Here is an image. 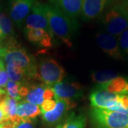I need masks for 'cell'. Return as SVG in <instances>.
Masks as SVG:
<instances>
[{
    "label": "cell",
    "instance_id": "obj_27",
    "mask_svg": "<svg viewBox=\"0 0 128 128\" xmlns=\"http://www.w3.org/2000/svg\"><path fill=\"white\" fill-rule=\"evenodd\" d=\"M34 120H22L15 128H34Z\"/></svg>",
    "mask_w": 128,
    "mask_h": 128
},
{
    "label": "cell",
    "instance_id": "obj_26",
    "mask_svg": "<svg viewBox=\"0 0 128 128\" xmlns=\"http://www.w3.org/2000/svg\"><path fill=\"white\" fill-rule=\"evenodd\" d=\"M56 105V100H46L41 105V113L48 112L53 110Z\"/></svg>",
    "mask_w": 128,
    "mask_h": 128
},
{
    "label": "cell",
    "instance_id": "obj_9",
    "mask_svg": "<svg viewBox=\"0 0 128 128\" xmlns=\"http://www.w3.org/2000/svg\"><path fill=\"white\" fill-rule=\"evenodd\" d=\"M120 95L97 88L90 95V101L92 108H99L113 111L118 104Z\"/></svg>",
    "mask_w": 128,
    "mask_h": 128
},
{
    "label": "cell",
    "instance_id": "obj_34",
    "mask_svg": "<svg viewBox=\"0 0 128 128\" xmlns=\"http://www.w3.org/2000/svg\"><path fill=\"white\" fill-rule=\"evenodd\" d=\"M126 2H127V4H128V0H126Z\"/></svg>",
    "mask_w": 128,
    "mask_h": 128
},
{
    "label": "cell",
    "instance_id": "obj_3",
    "mask_svg": "<svg viewBox=\"0 0 128 128\" xmlns=\"http://www.w3.org/2000/svg\"><path fill=\"white\" fill-rule=\"evenodd\" d=\"M102 24L107 33L114 36L120 35L128 28V6L126 1L118 2L105 12Z\"/></svg>",
    "mask_w": 128,
    "mask_h": 128
},
{
    "label": "cell",
    "instance_id": "obj_25",
    "mask_svg": "<svg viewBox=\"0 0 128 128\" xmlns=\"http://www.w3.org/2000/svg\"><path fill=\"white\" fill-rule=\"evenodd\" d=\"M9 77L6 72V70L5 69L4 63L2 60L0 59V88L4 89L6 88L7 82L9 81Z\"/></svg>",
    "mask_w": 128,
    "mask_h": 128
},
{
    "label": "cell",
    "instance_id": "obj_24",
    "mask_svg": "<svg viewBox=\"0 0 128 128\" xmlns=\"http://www.w3.org/2000/svg\"><path fill=\"white\" fill-rule=\"evenodd\" d=\"M118 43L121 50L128 56V28L119 36Z\"/></svg>",
    "mask_w": 128,
    "mask_h": 128
},
{
    "label": "cell",
    "instance_id": "obj_10",
    "mask_svg": "<svg viewBox=\"0 0 128 128\" xmlns=\"http://www.w3.org/2000/svg\"><path fill=\"white\" fill-rule=\"evenodd\" d=\"M52 88L55 100L58 99H78L83 96V86L76 82H60Z\"/></svg>",
    "mask_w": 128,
    "mask_h": 128
},
{
    "label": "cell",
    "instance_id": "obj_12",
    "mask_svg": "<svg viewBox=\"0 0 128 128\" xmlns=\"http://www.w3.org/2000/svg\"><path fill=\"white\" fill-rule=\"evenodd\" d=\"M111 0H83L81 17L86 21H90L100 16L110 4Z\"/></svg>",
    "mask_w": 128,
    "mask_h": 128
},
{
    "label": "cell",
    "instance_id": "obj_35",
    "mask_svg": "<svg viewBox=\"0 0 128 128\" xmlns=\"http://www.w3.org/2000/svg\"><path fill=\"white\" fill-rule=\"evenodd\" d=\"M0 128H2V125L1 124H0Z\"/></svg>",
    "mask_w": 128,
    "mask_h": 128
},
{
    "label": "cell",
    "instance_id": "obj_29",
    "mask_svg": "<svg viewBox=\"0 0 128 128\" xmlns=\"http://www.w3.org/2000/svg\"><path fill=\"white\" fill-rule=\"evenodd\" d=\"M29 90V88L28 86H21L19 89V96L21 98V100L22 98H25L26 96L28 95V92Z\"/></svg>",
    "mask_w": 128,
    "mask_h": 128
},
{
    "label": "cell",
    "instance_id": "obj_18",
    "mask_svg": "<svg viewBox=\"0 0 128 128\" xmlns=\"http://www.w3.org/2000/svg\"><path fill=\"white\" fill-rule=\"evenodd\" d=\"M86 124V118L84 114H76L73 112L69 115L62 124L56 128H85Z\"/></svg>",
    "mask_w": 128,
    "mask_h": 128
},
{
    "label": "cell",
    "instance_id": "obj_2",
    "mask_svg": "<svg viewBox=\"0 0 128 128\" xmlns=\"http://www.w3.org/2000/svg\"><path fill=\"white\" fill-rule=\"evenodd\" d=\"M6 51L3 57L6 65L22 68L28 78H38V66L35 58L16 41H10L6 47Z\"/></svg>",
    "mask_w": 128,
    "mask_h": 128
},
{
    "label": "cell",
    "instance_id": "obj_19",
    "mask_svg": "<svg viewBox=\"0 0 128 128\" xmlns=\"http://www.w3.org/2000/svg\"><path fill=\"white\" fill-rule=\"evenodd\" d=\"M117 77H118V74L111 70H97L90 74L92 81L98 83V85L109 82Z\"/></svg>",
    "mask_w": 128,
    "mask_h": 128
},
{
    "label": "cell",
    "instance_id": "obj_5",
    "mask_svg": "<svg viewBox=\"0 0 128 128\" xmlns=\"http://www.w3.org/2000/svg\"><path fill=\"white\" fill-rule=\"evenodd\" d=\"M91 117L98 128H128V114L99 108H92Z\"/></svg>",
    "mask_w": 128,
    "mask_h": 128
},
{
    "label": "cell",
    "instance_id": "obj_13",
    "mask_svg": "<svg viewBox=\"0 0 128 128\" xmlns=\"http://www.w3.org/2000/svg\"><path fill=\"white\" fill-rule=\"evenodd\" d=\"M50 5L55 6L68 16L76 19L81 13L83 0H48Z\"/></svg>",
    "mask_w": 128,
    "mask_h": 128
},
{
    "label": "cell",
    "instance_id": "obj_16",
    "mask_svg": "<svg viewBox=\"0 0 128 128\" xmlns=\"http://www.w3.org/2000/svg\"><path fill=\"white\" fill-rule=\"evenodd\" d=\"M41 113V107L28 102L19 103L16 109V115L22 120H34Z\"/></svg>",
    "mask_w": 128,
    "mask_h": 128
},
{
    "label": "cell",
    "instance_id": "obj_7",
    "mask_svg": "<svg viewBox=\"0 0 128 128\" xmlns=\"http://www.w3.org/2000/svg\"><path fill=\"white\" fill-rule=\"evenodd\" d=\"M36 2V0H9V16L16 26L19 28L22 26Z\"/></svg>",
    "mask_w": 128,
    "mask_h": 128
},
{
    "label": "cell",
    "instance_id": "obj_6",
    "mask_svg": "<svg viewBox=\"0 0 128 128\" xmlns=\"http://www.w3.org/2000/svg\"><path fill=\"white\" fill-rule=\"evenodd\" d=\"M24 24V31L28 29H44L54 36L48 24L44 4H41L37 1L33 6Z\"/></svg>",
    "mask_w": 128,
    "mask_h": 128
},
{
    "label": "cell",
    "instance_id": "obj_33",
    "mask_svg": "<svg viewBox=\"0 0 128 128\" xmlns=\"http://www.w3.org/2000/svg\"><path fill=\"white\" fill-rule=\"evenodd\" d=\"M0 39H1V40L4 39V36H3V34H2V33L1 29H0Z\"/></svg>",
    "mask_w": 128,
    "mask_h": 128
},
{
    "label": "cell",
    "instance_id": "obj_17",
    "mask_svg": "<svg viewBox=\"0 0 128 128\" xmlns=\"http://www.w3.org/2000/svg\"><path fill=\"white\" fill-rule=\"evenodd\" d=\"M46 85H34L28 87L29 90L28 95L24 98L26 102H30L32 104L37 105H41L44 102V94L46 88Z\"/></svg>",
    "mask_w": 128,
    "mask_h": 128
},
{
    "label": "cell",
    "instance_id": "obj_20",
    "mask_svg": "<svg viewBox=\"0 0 128 128\" xmlns=\"http://www.w3.org/2000/svg\"><path fill=\"white\" fill-rule=\"evenodd\" d=\"M0 29L3 34L4 38L6 37L12 36L14 35V32L12 21L2 11L1 6H0Z\"/></svg>",
    "mask_w": 128,
    "mask_h": 128
},
{
    "label": "cell",
    "instance_id": "obj_28",
    "mask_svg": "<svg viewBox=\"0 0 128 128\" xmlns=\"http://www.w3.org/2000/svg\"><path fill=\"white\" fill-rule=\"evenodd\" d=\"M54 90L52 89V88L50 87H46V90H45V92H44V100H50L52 99L53 98H54Z\"/></svg>",
    "mask_w": 128,
    "mask_h": 128
},
{
    "label": "cell",
    "instance_id": "obj_32",
    "mask_svg": "<svg viewBox=\"0 0 128 128\" xmlns=\"http://www.w3.org/2000/svg\"><path fill=\"white\" fill-rule=\"evenodd\" d=\"M6 51V47H0V58H3L5 54Z\"/></svg>",
    "mask_w": 128,
    "mask_h": 128
},
{
    "label": "cell",
    "instance_id": "obj_36",
    "mask_svg": "<svg viewBox=\"0 0 128 128\" xmlns=\"http://www.w3.org/2000/svg\"><path fill=\"white\" fill-rule=\"evenodd\" d=\"M1 41H2V40H1V39H0V44H1Z\"/></svg>",
    "mask_w": 128,
    "mask_h": 128
},
{
    "label": "cell",
    "instance_id": "obj_30",
    "mask_svg": "<svg viewBox=\"0 0 128 128\" xmlns=\"http://www.w3.org/2000/svg\"><path fill=\"white\" fill-rule=\"evenodd\" d=\"M8 122V120L6 117V114H5L4 110L2 107H0V124H4L5 122Z\"/></svg>",
    "mask_w": 128,
    "mask_h": 128
},
{
    "label": "cell",
    "instance_id": "obj_15",
    "mask_svg": "<svg viewBox=\"0 0 128 128\" xmlns=\"http://www.w3.org/2000/svg\"><path fill=\"white\" fill-rule=\"evenodd\" d=\"M97 88L119 95H128V79L118 76L109 82L97 85Z\"/></svg>",
    "mask_w": 128,
    "mask_h": 128
},
{
    "label": "cell",
    "instance_id": "obj_23",
    "mask_svg": "<svg viewBox=\"0 0 128 128\" xmlns=\"http://www.w3.org/2000/svg\"><path fill=\"white\" fill-rule=\"evenodd\" d=\"M118 101L119 103L114 111L128 114V95H120Z\"/></svg>",
    "mask_w": 128,
    "mask_h": 128
},
{
    "label": "cell",
    "instance_id": "obj_11",
    "mask_svg": "<svg viewBox=\"0 0 128 128\" xmlns=\"http://www.w3.org/2000/svg\"><path fill=\"white\" fill-rule=\"evenodd\" d=\"M76 102L69 99H58L56 100V105L53 110L42 114V119L45 123L49 125L55 124L63 118L70 109L74 108Z\"/></svg>",
    "mask_w": 128,
    "mask_h": 128
},
{
    "label": "cell",
    "instance_id": "obj_4",
    "mask_svg": "<svg viewBox=\"0 0 128 128\" xmlns=\"http://www.w3.org/2000/svg\"><path fill=\"white\" fill-rule=\"evenodd\" d=\"M66 76L65 69L56 60L50 57L41 58L38 66V78L46 86L53 87Z\"/></svg>",
    "mask_w": 128,
    "mask_h": 128
},
{
    "label": "cell",
    "instance_id": "obj_21",
    "mask_svg": "<svg viewBox=\"0 0 128 128\" xmlns=\"http://www.w3.org/2000/svg\"><path fill=\"white\" fill-rule=\"evenodd\" d=\"M6 72L10 80L20 82L28 78L23 69L12 65H6Z\"/></svg>",
    "mask_w": 128,
    "mask_h": 128
},
{
    "label": "cell",
    "instance_id": "obj_22",
    "mask_svg": "<svg viewBox=\"0 0 128 128\" xmlns=\"http://www.w3.org/2000/svg\"><path fill=\"white\" fill-rule=\"evenodd\" d=\"M21 87V83L18 82H14L12 80H9L7 82L6 90L9 97L15 99L16 100H21L19 96V89Z\"/></svg>",
    "mask_w": 128,
    "mask_h": 128
},
{
    "label": "cell",
    "instance_id": "obj_31",
    "mask_svg": "<svg viewBox=\"0 0 128 128\" xmlns=\"http://www.w3.org/2000/svg\"><path fill=\"white\" fill-rule=\"evenodd\" d=\"M2 128H15L16 126V124L13 123L10 121H8L4 124H2Z\"/></svg>",
    "mask_w": 128,
    "mask_h": 128
},
{
    "label": "cell",
    "instance_id": "obj_1",
    "mask_svg": "<svg viewBox=\"0 0 128 128\" xmlns=\"http://www.w3.org/2000/svg\"><path fill=\"white\" fill-rule=\"evenodd\" d=\"M44 7L53 35L58 37L66 45L71 47L72 36L77 28L76 19L70 18L52 5L44 4Z\"/></svg>",
    "mask_w": 128,
    "mask_h": 128
},
{
    "label": "cell",
    "instance_id": "obj_14",
    "mask_svg": "<svg viewBox=\"0 0 128 128\" xmlns=\"http://www.w3.org/2000/svg\"><path fill=\"white\" fill-rule=\"evenodd\" d=\"M28 41L33 44L44 48H50L53 46L54 36L44 29L24 30Z\"/></svg>",
    "mask_w": 128,
    "mask_h": 128
},
{
    "label": "cell",
    "instance_id": "obj_8",
    "mask_svg": "<svg viewBox=\"0 0 128 128\" xmlns=\"http://www.w3.org/2000/svg\"><path fill=\"white\" fill-rule=\"evenodd\" d=\"M96 41L99 48L105 54L116 60H123L119 43L114 36L105 32H98L95 35Z\"/></svg>",
    "mask_w": 128,
    "mask_h": 128
}]
</instances>
